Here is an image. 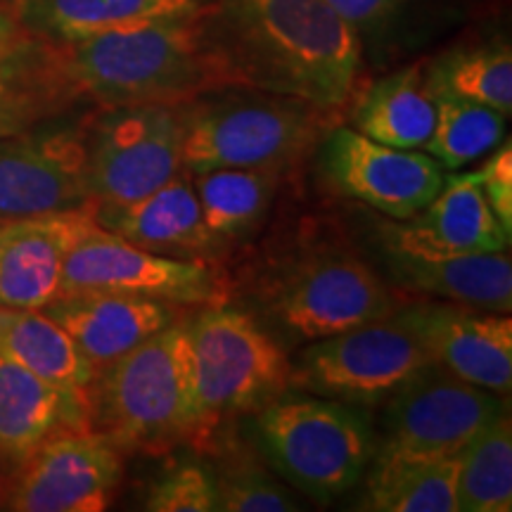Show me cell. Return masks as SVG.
Segmentation results:
<instances>
[{"instance_id":"cell-1","label":"cell","mask_w":512,"mask_h":512,"mask_svg":"<svg viewBox=\"0 0 512 512\" xmlns=\"http://www.w3.org/2000/svg\"><path fill=\"white\" fill-rule=\"evenodd\" d=\"M235 86L337 114L361 74V38L328 0H214L209 12Z\"/></svg>"},{"instance_id":"cell-2","label":"cell","mask_w":512,"mask_h":512,"mask_svg":"<svg viewBox=\"0 0 512 512\" xmlns=\"http://www.w3.org/2000/svg\"><path fill=\"white\" fill-rule=\"evenodd\" d=\"M211 8L53 43L57 62L79 100L100 107L188 105L202 95L238 88L211 31Z\"/></svg>"},{"instance_id":"cell-3","label":"cell","mask_w":512,"mask_h":512,"mask_svg":"<svg viewBox=\"0 0 512 512\" xmlns=\"http://www.w3.org/2000/svg\"><path fill=\"white\" fill-rule=\"evenodd\" d=\"M88 427L119 448L140 451L195 441L197 389L188 318H176L95 375Z\"/></svg>"},{"instance_id":"cell-4","label":"cell","mask_w":512,"mask_h":512,"mask_svg":"<svg viewBox=\"0 0 512 512\" xmlns=\"http://www.w3.org/2000/svg\"><path fill=\"white\" fill-rule=\"evenodd\" d=\"M337 114L290 95L238 86L183 105V169H290L325 138Z\"/></svg>"},{"instance_id":"cell-5","label":"cell","mask_w":512,"mask_h":512,"mask_svg":"<svg viewBox=\"0 0 512 512\" xmlns=\"http://www.w3.org/2000/svg\"><path fill=\"white\" fill-rule=\"evenodd\" d=\"M252 434L280 477L323 503L354 489L375 453L366 408L299 389L252 413Z\"/></svg>"},{"instance_id":"cell-6","label":"cell","mask_w":512,"mask_h":512,"mask_svg":"<svg viewBox=\"0 0 512 512\" xmlns=\"http://www.w3.org/2000/svg\"><path fill=\"white\" fill-rule=\"evenodd\" d=\"M197 389V437L207 444L226 420L252 415L290 389L292 361L247 311L226 302L188 318Z\"/></svg>"},{"instance_id":"cell-7","label":"cell","mask_w":512,"mask_h":512,"mask_svg":"<svg viewBox=\"0 0 512 512\" xmlns=\"http://www.w3.org/2000/svg\"><path fill=\"white\" fill-rule=\"evenodd\" d=\"M508 411L501 394L460 380L441 366L420 377L384 403V427L366 482H377L408 465L458 456L467 441Z\"/></svg>"},{"instance_id":"cell-8","label":"cell","mask_w":512,"mask_h":512,"mask_svg":"<svg viewBox=\"0 0 512 512\" xmlns=\"http://www.w3.org/2000/svg\"><path fill=\"white\" fill-rule=\"evenodd\" d=\"M259 297L268 318L302 342L389 318L401 304L366 261L342 249H316L287 261Z\"/></svg>"},{"instance_id":"cell-9","label":"cell","mask_w":512,"mask_h":512,"mask_svg":"<svg viewBox=\"0 0 512 512\" xmlns=\"http://www.w3.org/2000/svg\"><path fill=\"white\" fill-rule=\"evenodd\" d=\"M430 366L434 361L418 339L389 316L309 342L292 363L290 389L375 408Z\"/></svg>"},{"instance_id":"cell-10","label":"cell","mask_w":512,"mask_h":512,"mask_svg":"<svg viewBox=\"0 0 512 512\" xmlns=\"http://www.w3.org/2000/svg\"><path fill=\"white\" fill-rule=\"evenodd\" d=\"M74 292L133 294L188 309L223 302L226 290L209 259H178L131 245L98 226L91 209L64 254L60 294Z\"/></svg>"},{"instance_id":"cell-11","label":"cell","mask_w":512,"mask_h":512,"mask_svg":"<svg viewBox=\"0 0 512 512\" xmlns=\"http://www.w3.org/2000/svg\"><path fill=\"white\" fill-rule=\"evenodd\" d=\"M86 174L95 204H126L183 171V105L100 107L86 119Z\"/></svg>"},{"instance_id":"cell-12","label":"cell","mask_w":512,"mask_h":512,"mask_svg":"<svg viewBox=\"0 0 512 512\" xmlns=\"http://www.w3.org/2000/svg\"><path fill=\"white\" fill-rule=\"evenodd\" d=\"M121 448L91 427L62 430L29 451L8 477L5 508L17 512H102L117 494Z\"/></svg>"},{"instance_id":"cell-13","label":"cell","mask_w":512,"mask_h":512,"mask_svg":"<svg viewBox=\"0 0 512 512\" xmlns=\"http://www.w3.org/2000/svg\"><path fill=\"white\" fill-rule=\"evenodd\" d=\"M86 121L0 138V221L41 219L91 202Z\"/></svg>"},{"instance_id":"cell-14","label":"cell","mask_w":512,"mask_h":512,"mask_svg":"<svg viewBox=\"0 0 512 512\" xmlns=\"http://www.w3.org/2000/svg\"><path fill=\"white\" fill-rule=\"evenodd\" d=\"M323 174L342 195L406 221L434 200L446 171L427 152L375 143L351 126L325 133Z\"/></svg>"},{"instance_id":"cell-15","label":"cell","mask_w":512,"mask_h":512,"mask_svg":"<svg viewBox=\"0 0 512 512\" xmlns=\"http://www.w3.org/2000/svg\"><path fill=\"white\" fill-rule=\"evenodd\" d=\"M437 366L501 396L512 387V320L508 313L422 299L392 313Z\"/></svg>"},{"instance_id":"cell-16","label":"cell","mask_w":512,"mask_h":512,"mask_svg":"<svg viewBox=\"0 0 512 512\" xmlns=\"http://www.w3.org/2000/svg\"><path fill=\"white\" fill-rule=\"evenodd\" d=\"M43 311L74 339L95 375L183 313L181 306L119 292L60 294Z\"/></svg>"},{"instance_id":"cell-17","label":"cell","mask_w":512,"mask_h":512,"mask_svg":"<svg viewBox=\"0 0 512 512\" xmlns=\"http://www.w3.org/2000/svg\"><path fill=\"white\" fill-rule=\"evenodd\" d=\"M93 219L110 233L150 252L178 259H211L221 240L211 235L188 171L126 204L91 202Z\"/></svg>"},{"instance_id":"cell-18","label":"cell","mask_w":512,"mask_h":512,"mask_svg":"<svg viewBox=\"0 0 512 512\" xmlns=\"http://www.w3.org/2000/svg\"><path fill=\"white\" fill-rule=\"evenodd\" d=\"M91 202L41 219L0 221V306L46 309L57 299L64 254Z\"/></svg>"},{"instance_id":"cell-19","label":"cell","mask_w":512,"mask_h":512,"mask_svg":"<svg viewBox=\"0 0 512 512\" xmlns=\"http://www.w3.org/2000/svg\"><path fill=\"white\" fill-rule=\"evenodd\" d=\"M384 245L394 280L408 290L472 309L510 313L512 261L508 252L451 254L392 240H384Z\"/></svg>"},{"instance_id":"cell-20","label":"cell","mask_w":512,"mask_h":512,"mask_svg":"<svg viewBox=\"0 0 512 512\" xmlns=\"http://www.w3.org/2000/svg\"><path fill=\"white\" fill-rule=\"evenodd\" d=\"M384 240L451 254L508 252L505 233L486 200L479 171L446 178L434 200L406 221L382 228Z\"/></svg>"},{"instance_id":"cell-21","label":"cell","mask_w":512,"mask_h":512,"mask_svg":"<svg viewBox=\"0 0 512 512\" xmlns=\"http://www.w3.org/2000/svg\"><path fill=\"white\" fill-rule=\"evenodd\" d=\"M24 31L50 43H69L131 29L159 19L207 12L214 0H3Z\"/></svg>"},{"instance_id":"cell-22","label":"cell","mask_w":512,"mask_h":512,"mask_svg":"<svg viewBox=\"0 0 512 512\" xmlns=\"http://www.w3.org/2000/svg\"><path fill=\"white\" fill-rule=\"evenodd\" d=\"M88 427V403L0 356V458L19 463L62 430Z\"/></svg>"},{"instance_id":"cell-23","label":"cell","mask_w":512,"mask_h":512,"mask_svg":"<svg viewBox=\"0 0 512 512\" xmlns=\"http://www.w3.org/2000/svg\"><path fill=\"white\" fill-rule=\"evenodd\" d=\"M79 102L57 62L53 43L31 38L0 60V138L60 117Z\"/></svg>"},{"instance_id":"cell-24","label":"cell","mask_w":512,"mask_h":512,"mask_svg":"<svg viewBox=\"0 0 512 512\" xmlns=\"http://www.w3.org/2000/svg\"><path fill=\"white\" fill-rule=\"evenodd\" d=\"M437 102L427 83L425 67L413 64L370 83L356 100L351 128L375 143L422 150L432 136Z\"/></svg>"},{"instance_id":"cell-25","label":"cell","mask_w":512,"mask_h":512,"mask_svg":"<svg viewBox=\"0 0 512 512\" xmlns=\"http://www.w3.org/2000/svg\"><path fill=\"white\" fill-rule=\"evenodd\" d=\"M0 356L88 403L95 380L91 363L43 309L0 306Z\"/></svg>"},{"instance_id":"cell-26","label":"cell","mask_w":512,"mask_h":512,"mask_svg":"<svg viewBox=\"0 0 512 512\" xmlns=\"http://www.w3.org/2000/svg\"><path fill=\"white\" fill-rule=\"evenodd\" d=\"M202 216L216 240L245 238L266 219L280 171L209 169L190 174Z\"/></svg>"},{"instance_id":"cell-27","label":"cell","mask_w":512,"mask_h":512,"mask_svg":"<svg viewBox=\"0 0 512 512\" xmlns=\"http://www.w3.org/2000/svg\"><path fill=\"white\" fill-rule=\"evenodd\" d=\"M460 512L512 510V422L503 411L458 453Z\"/></svg>"},{"instance_id":"cell-28","label":"cell","mask_w":512,"mask_h":512,"mask_svg":"<svg viewBox=\"0 0 512 512\" xmlns=\"http://www.w3.org/2000/svg\"><path fill=\"white\" fill-rule=\"evenodd\" d=\"M425 76L432 93L479 102L510 117L512 53L508 43L448 50L427 64Z\"/></svg>"},{"instance_id":"cell-29","label":"cell","mask_w":512,"mask_h":512,"mask_svg":"<svg viewBox=\"0 0 512 512\" xmlns=\"http://www.w3.org/2000/svg\"><path fill=\"white\" fill-rule=\"evenodd\" d=\"M437 119L432 136L422 145L444 171H460L486 159L505 138L508 117L479 102L434 93Z\"/></svg>"},{"instance_id":"cell-30","label":"cell","mask_w":512,"mask_h":512,"mask_svg":"<svg viewBox=\"0 0 512 512\" xmlns=\"http://www.w3.org/2000/svg\"><path fill=\"white\" fill-rule=\"evenodd\" d=\"M356 508L373 512H460L458 456L408 465L377 482H366Z\"/></svg>"},{"instance_id":"cell-31","label":"cell","mask_w":512,"mask_h":512,"mask_svg":"<svg viewBox=\"0 0 512 512\" xmlns=\"http://www.w3.org/2000/svg\"><path fill=\"white\" fill-rule=\"evenodd\" d=\"M216 479L221 512H290L299 510L290 491L278 484L254 458H230Z\"/></svg>"},{"instance_id":"cell-32","label":"cell","mask_w":512,"mask_h":512,"mask_svg":"<svg viewBox=\"0 0 512 512\" xmlns=\"http://www.w3.org/2000/svg\"><path fill=\"white\" fill-rule=\"evenodd\" d=\"M143 508L150 512H216V479L204 465H176L150 486Z\"/></svg>"},{"instance_id":"cell-33","label":"cell","mask_w":512,"mask_h":512,"mask_svg":"<svg viewBox=\"0 0 512 512\" xmlns=\"http://www.w3.org/2000/svg\"><path fill=\"white\" fill-rule=\"evenodd\" d=\"M482 188L491 211L496 214L505 233H512V147L501 143L486 157V164L479 169Z\"/></svg>"},{"instance_id":"cell-34","label":"cell","mask_w":512,"mask_h":512,"mask_svg":"<svg viewBox=\"0 0 512 512\" xmlns=\"http://www.w3.org/2000/svg\"><path fill=\"white\" fill-rule=\"evenodd\" d=\"M328 3L358 29L387 15L399 0H328Z\"/></svg>"},{"instance_id":"cell-35","label":"cell","mask_w":512,"mask_h":512,"mask_svg":"<svg viewBox=\"0 0 512 512\" xmlns=\"http://www.w3.org/2000/svg\"><path fill=\"white\" fill-rule=\"evenodd\" d=\"M29 31L22 29V24L17 22L15 15L8 10V5L0 0V60H5V57L15 53L24 46V43L31 41Z\"/></svg>"},{"instance_id":"cell-36","label":"cell","mask_w":512,"mask_h":512,"mask_svg":"<svg viewBox=\"0 0 512 512\" xmlns=\"http://www.w3.org/2000/svg\"><path fill=\"white\" fill-rule=\"evenodd\" d=\"M5 496H8V477L0 470V505H5Z\"/></svg>"}]
</instances>
